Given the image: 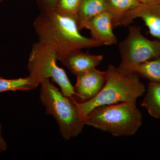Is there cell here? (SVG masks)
Returning a JSON list of instances; mask_svg holds the SVG:
<instances>
[{
	"instance_id": "cell-1",
	"label": "cell",
	"mask_w": 160,
	"mask_h": 160,
	"mask_svg": "<svg viewBox=\"0 0 160 160\" xmlns=\"http://www.w3.org/2000/svg\"><path fill=\"white\" fill-rule=\"evenodd\" d=\"M33 26L38 42L51 49L60 62L72 51L101 46L80 33L76 20L55 10L41 12Z\"/></svg>"
},
{
	"instance_id": "cell-2",
	"label": "cell",
	"mask_w": 160,
	"mask_h": 160,
	"mask_svg": "<svg viewBox=\"0 0 160 160\" xmlns=\"http://www.w3.org/2000/svg\"><path fill=\"white\" fill-rule=\"evenodd\" d=\"M106 82L94 98L83 102H76L83 120L96 107L122 102L136 103L146 92L145 85L134 73H123L110 64L106 71Z\"/></svg>"
},
{
	"instance_id": "cell-3",
	"label": "cell",
	"mask_w": 160,
	"mask_h": 160,
	"mask_svg": "<svg viewBox=\"0 0 160 160\" xmlns=\"http://www.w3.org/2000/svg\"><path fill=\"white\" fill-rule=\"evenodd\" d=\"M86 126L117 137L134 135L142 124L136 103L122 102L96 107L84 119Z\"/></svg>"
},
{
	"instance_id": "cell-4",
	"label": "cell",
	"mask_w": 160,
	"mask_h": 160,
	"mask_svg": "<svg viewBox=\"0 0 160 160\" xmlns=\"http://www.w3.org/2000/svg\"><path fill=\"white\" fill-rule=\"evenodd\" d=\"M40 100L46 114L54 118L60 134L66 140L77 137L85 126L74 97H67L46 79L41 83Z\"/></svg>"
},
{
	"instance_id": "cell-5",
	"label": "cell",
	"mask_w": 160,
	"mask_h": 160,
	"mask_svg": "<svg viewBox=\"0 0 160 160\" xmlns=\"http://www.w3.org/2000/svg\"><path fill=\"white\" fill-rule=\"evenodd\" d=\"M58 59L51 49L39 42L32 45L27 64L29 76L38 85L46 79L51 78L58 84L61 91L67 97L75 96L66 72L57 65Z\"/></svg>"
},
{
	"instance_id": "cell-6",
	"label": "cell",
	"mask_w": 160,
	"mask_h": 160,
	"mask_svg": "<svg viewBox=\"0 0 160 160\" xmlns=\"http://www.w3.org/2000/svg\"><path fill=\"white\" fill-rule=\"evenodd\" d=\"M121 62L118 70L123 73H132L139 64L160 57V41H151L142 34L137 26H129L126 38L120 43Z\"/></svg>"
},
{
	"instance_id": "cell-7",
	"label": "cell",
	"mask_w": 160,
	"mask_h": 160,
	"mask_svg": "<svg viewBox=\"0 0 160 160\" xmlns=\"http://www.w3.org/2000/svg\"><path fill=\"white\" fill-rule=\"evenodd\" d=\"M138 18L144 21L150 34L160 41V4L156 1L135 7L124 16L122 26H129Z\"/></svg>"
},
{
	"instance_id": "cell-8",
	"label": "cell",
	"mask_w": 160,
	"mask_h": 160,
	"mask_svg": "<svg viewBox=\"0 0 160 160\" xmlns=\"http://www.w3.org/2000/svg\"><path fill=\"white\" fill-rule=\"evenodd\" d=\"M77 82L74 87L75 96L86 102L94 98L101 91L106 82V71L91 69L76 76Z\"/></svg>"
},
{
	"instance_id": "cell-9",
	"label": "cell",
	"mask_w": 160,
	"mask_h": 160,
	"mask_svg": "<svg viewBox=\"0 0 160 160\" xmlns=\"http://www.w3.org/2000/svg\"><path fill=\"white\" fill-rule=\"evenodd\" d=\"M113 28L111 15L108 11H105L92 18L87 24L86 29L90 31L91 38L102 46L117 43Z\"/></svg>"
},
{
	"instance_id": "cell-10",
	"label": "cell",
	"mask_w": 160,
	"mask_h": 160,
	"mask_svg": "<svg viewBox=\"0 0 160 160\" xmlns=\"http://www.w3.org/2000/svg\"><path fill=\"white\" fill-rule=\"evenodd\" d=\"M103 59L102 55L86 53L81 50L72 51L61 61L72 74L77 76L85 72L95 69Z\"/></svg>"
},
{
	"instance_id": "cell-11",
	"label": "cell",
	"mask_w": 160,
	"mask_h": 160,
	"mask_svg": "<svg viewBox=\"0 0 160 160\" xmlns=\"http://www.w3.org/2000/svg\"><path fill=\"white\" fill-rule=\"evenodd\" d=\"M105 11H107L105 0H82L77 18L79 30L86 29L92 18Z\"/></svg>"
},
{
	"instance_id": "cell-12",
	"label": "cell",
	"mask_w": 160,
	"mask_h": 160,
	"mask_svg": "<svg viewBox=\"0 0 160 160\" xmlns=\"http://www.w3.org/2000/svg\"><path fill=\"white\" fill-rule=\"evenodd\" d=\"M113 28L122 26L124 16L128 12L141 5L136 0H105Z\"/></svg>"
},
{
	"instance_id": "cell-13",
	"label": "cell",
	"mask_w": 160,
	"mask_h": 160,
	"mask_svg": "<svg viewBox=\"0 0 160 160\" xmlns=\"http://www.w3.org/2000/svg\"><path fill=\"white\" fill-rule=\"evenodd\" d=\"M149 115L160 119V83L149 82L146 96L142 103Z\"/></svg>"
},
{
	"instance_id": "cell-14",
	"label": "cell",
	"mask_w": 160,
	"mask_h": 160,
	"mask_svg": "<svg viewBox=\"0 0 160 160\" xmlns=\"http://www.w3.org/2000/svg\"><path fill=\"white\" fill-rule=\"evenodd\" d=\"M131 72L150 82L160 83V57L135 66Z\"/></svg>"
},
{
	"instance_id": "cell-15",
	"label": "cell",
	"mask_w": 160,
	"mask_h": 160,
	"mask_svg": "<svg viewBox=\"0 0 160 160\" xmlns=\"http://www.w3.org/2000/svg\"><path fill=\"white\" fill-rule=\"evenodd\" d=\"M30 76L25 78L6 79L0 78V93L6 91H29L38 86Z\"/></svg>"
},
{
	"instance_id": "cell-16",
	"label": "cell",
	"mask_w": 160,
	"mask_h": 160,
	"mask_svg": "<svg viewBox=\"0 0 160 160\" xmlns=\"http://www.w3.org/2000/svg\"><path fill=\"white\" fill-rule=\"evenodd\" d=\"M82 0H58L55 11L60 14L72 18L77 21L78 16Z\"/></svg>"
},
{
	"instance_id": "cell-17",
	"label": "cell",
	"mask_w": 160,
	"mask_h": 160,
	"mask_svg": "<svg viewBox=\"0 0 160 160\" xmlns=\"http://www.w3.org/2000/svg\"><path fill=\"white\" fill-rule=\"evenodd\" d=\"M58 0H40L42 12H47L55 10Z\"/></svg>"
},
{
	"instance_id": "cell-18",
	"label": "cell",
	"mask_w": 160,
	"mask_h": 160,
	"mask_svg": "<svg viewBox=\"0 0 160 160\" xmlns=\"http://www.w3.org/2000/svg\"><path fill=\"white\" fill-rule=\"evenodd\" d=\"M2 124L0 123V153L6 151L8 147L6 140L3 138L2 134Z\"/></svg>"
},
{
	"instance_id": "cell-19",
	"label": "cell",
	"mask_w": 160,
	"mask_h": 160,
	"mask_svg": "<svg viewBox=\"0 0 160 160\" xmlns=\"http://www.w3.org/2000/svg\"><path fill=\"white\" fill-rule=\"evenodd\" d=\"M136 1L139 2L140 4L146 5V4L154 2L156 1V0H136Z\"/></svg>"
},
{
	"instance_id": "cell-20",
	"label": "cell",
	"mask_w": 160,
	"mask_h": 160,
	"mask_svg": "<svg viewBox=\"0 0 160 160\" xmlns=\"http://www.w3.org/2000/svg\"><path fill=\"white\" fill-rule=\"evenodd\" d=\"M156 1L159 4H160V0H156Z\"/></svg>"
},
{
	"instance_id": "cell-21",
	"label": "cell",
	"mask_w": 160,
	"mask_h": 160,
	"mask_svg": "<svg viewBox=\"0 0 160 160\" xmlns=\"http://www.w3.org/2000/svg\"><path fill=\"white\" fill-rule=\"evenodd\" d=\"M4 0H0V3L2 2L3 1H4Z\"/></svg>"
},
{
	"instance_id": "cell-22",
	"label": "cell",
	"mask_w": 160,
	"mask_h": 160,
	"mask_svg": "<svg viewBox=\"0 0 160 160\" xmlns=\"http://www.w3.org/2000/svg\"><path fill=\"white\" fill-rule=\"evenodd\" d=\"M2 78V77H1V76H0V78Z\"/></svg>"
}]
</instances>
